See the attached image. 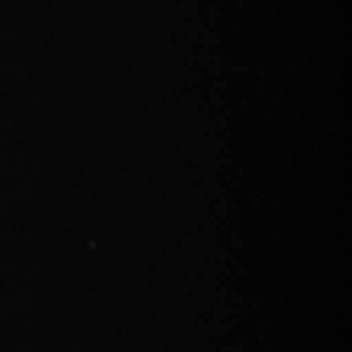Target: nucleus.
I'll return each instance as SVG.
<instances>
[]
</instances>
